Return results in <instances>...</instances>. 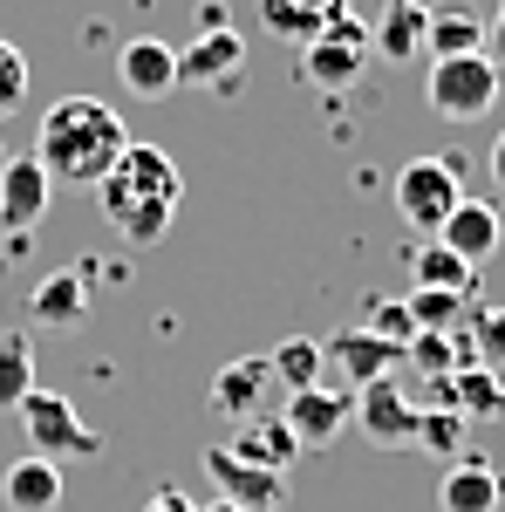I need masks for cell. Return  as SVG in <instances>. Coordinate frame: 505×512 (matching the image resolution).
<instances>
[{
    "label": "cell",
    "mask_w": 505,
    "mask_h": 512,
    "mask_svg": "<svg viewBox=\"0 0 505 512\" xmlns=\"http://www.w3.org/2000/svg\"><path fill=\"white\" fill-rule=\"evenodd\" d=\"M362 308H369V315H362V328H369V335H383V342H410V335H417L403 301H362Z\"/></svg>",
    "instance_id": "30"
},
{
    "label": "cell",
    "mask_w": 505,
    "mask_h": 512,
    "mask_svg": "<svg viewBox=\"0 0 505 512\" xmlns=\"http://www.w3.org/2000/svg\"><path fill=\"white\" fill-rule=\"evenodd\" d=\"M233 458H246V465H267V472H287L294 458H301V444H294V431L280 424V410H260V417H246L239 424V437L226 444Z\"/></svg>",
    "instance_id": "20"
},
{
    "label": "cell",
    "mask_w": 505,
    "mask_h": 512,
    "mask_svg": "<svg viewBox=\"0 0 505 512\" xmlns=\"http://www.w3.org/2000/svg\"><path fill=\"white\" fill-rule=\"evenodd\" d=\"M48 205H55V178L35 164V151L0 164V233H14V239L35 233L48 219Z\"/></svg>",
    "instance_id": "10"
},
{
    "label": "cell",
    "mask_w": 505,
    "mask_h": 512,
    "mask_svg": "<svg viewBox=\"0 0 505 512\" xmlns=\"http://www.w3.org/2000/svg\"><path fill=\"white\" fill-rule=\"evenodd\" d=\"M123 144H130V130H123V117L103 96H62V103L41 110L35 164L55 185H96L123 158Z\"/></svg>",
    "instance_id": "2"
},
{
    "label": "cell",
    "mask_w": 505,
    "mask_h": 512,
    "mask_svg": "<svg viewBox=\"0 0 505 512\" xmlns=\"http://www.w3.org/2000/svg\"><path fill=\"white\" fill-rule=\"evenodd\" d=\"M198 465L212 472V485H219V499H226V506H239V512H287V472L246 465V458L226 451V444H212Z\"/></svg>",
    "instance_id": "7"
},
{
    "label": "cell",
    "mask_w": 505,
    "mask_h": 512,
    "mask_svg": "<svg viewBox=\"0 0 505 512\" xmlns=\"http://www.w3.org/2000/svg\"><path fill=\"white\" fill-rule=\"evenodd\" d=\"M321 362L342 369L349 390H369V383H389V376L403 369V342H383V335H369V328H342V335L321 342Z\"/></svg>",
    "instance_id": "11"
},
{
    "label": "cell",
    "mask_w": 505,
    "mask_h": 512,
    "mask_svg": "<svg viewBox=\"0 0 505 512\" xmlns=\"http://www.w3.org/2000/svg\"><path fill=\"white\" fill-rule=\"evenodd\" d=\"M0 164H7V158H0Z\"/></svg>",
    "instance_id": "36"
},
{
    "label": "cell",
    "mask_w": 505,
    "mask_h": 512,
    "mask_svg": "<svg viewBox=\"0 0 505 512\" xmlns=\"http://www.w3.org/2000/svg\"><path fill=\"white\" fill-rule=\"evenodd\" d=\"M410 280H417V287H437V294H465V301H471L478 267H465L458 253H444V246L430 239V246H417V253H410Z\"/></svg>",
    "instance_id": "23"
},
{
    "label": "cell",
    "mask_w": 505,
    "mask_h": 512,
    "mask_svg": "<svg viewBox=\"0 0 505 512\" xmlns=\"http://www.w3.org/2000/svg\"><path fill=\"white\" fill-rule=\"evenodd\" d=\"M492 185L505 192V130H499V144H492Z\"/></svg>",
    "instance_id": "34"
},
{
    "label": "cell",
    "mask_w": 505,
    "mask_h": 512,
    "mask_svg": "<svg viewBox=\"0 0 505 512\" xmlns=\"http://www.w3.org/2000/svg\"><path fill=\"white\" fill-rule=\"evenodd\" d=\"M349 424L369 437L376 451H410V444H417V403L396 390V376H389V383L355 390V417Z\"/></svg>",
    "instance_id": "9"
},
{
    "label": "cell",
    "mask_w": 505,
    "mask_h": 512,
    "mask_svg": "<svg viewBox=\"0 0 505 512\" xmlns=\"http://www.w3.org/2000/svg\"><path fill=\"white\" fill-rule=\"evenodd\" d=\"M198 35H219V28H233V7H226V0H198Z\"/></svg>",
    "instance_id": "31"
},
{
    "label": "cell",
    "mask_w": 505,
    "mask_h": 512,
    "mask_svg": "<svg viewBox=\"0 0 505 512\" xmlns=\"http://www.w3.org/2000/svg\"><path fill=\"white\" fill-rule=\"evenodd\" d=\"M458 198H465L458 158H410L396 171V212H403V226H417V233H437Z\"/></svg>",
    "instance_id": "5"
},
{
    "label": "cell",
    "mask_w": 505,
    "mask_h": 512,
    "mask_svg": "<svg viewBox=\"0 0 505 512\" xmlns=\"http://www.w3.org/2000/svg\"><path fill=\"white\" fill-rule=\"evenodd\" d=\"M144 512H198V499H192V492H178V485H164V492L144 499Z\"/></svg>",
    "instance_id": "32"
},
{
    "label": "cell",
    "mask_w": 505,
    "mask_h": 512,
    "mask_svg": "<svg viewBox=\"0 0 505 512\" xmlns=\"http://www.w3.org/2000/svg\"><path fill=\"white\" fill-rule=\"evenodd\" d=\"M410 328H430V335H451L458 321H465V294H437V287H417L410 301Z\"/></svg>",
    "instance_id": "26"
},
{
    "label": "cell",
    "mask_w": 505,
    "mask_h": 512,
    "mask_svg": "<svg viewBox=\"0 0 505 512\" xmlns=\"http://www.w3.org/2000/svg\"><path fill=\"white\" fill-rule=\"evenodd\" d=\"M424 55H430V62H451V55H485V21H478V14H465V7L430 14Z\"/></svg>",
    "instance_id": "22"
},
{
    "label": "cell",
    "mask_w": 505,
    "mask_h": 512,
    "mask_svg": "<svg viewBox=\"0 0 505 512\" xmlns=\"http://www.w3.org/2000/svg\"><path fill=\"white\" fill-rule=\"evenodd\" d=\"M471 355L492 376H505V308H478V321H471Z\"/></svg>",
    "instance_id": "29"
},
{
    "label": "cell",
    "mask_w": 505,
    "mask_h": 512,
    "mask_svg": "<svg viewBox=\"0 0 505 512\" xmlns=\"http://www.w3.org/2000/svg\"><path fill=\"white\" fill-rule=\"evenodd\" d=\"M198 512H239V506H226V499H212V506H198Z\"/></svg>",
    "instance_id": "35"
},
{
    "label": "cell",
    "mask_w": 505,
    "mask_h": 512,
    "mask_svg": "<svg viewBox=\"0 0 505 512\" xmlns=\"http://www.w3.org/2000/svg\"><path fill=\"white\" fill-rule=\"evenodd\" d=\"M505 506V478L492 472V458H451L437 478V512H499Z\"/></svg>",
    "instance_id": "15"
},
{
    "label": "cell",
    "mask_w": 505,
    "mask_h": 512,
    "mask_svg": "<svg viewBox=\"0 0 505 512\" xmlns=\"http://www.w3.org/2000/svg\"><path fill=\"white\" fill-rule=\"evenodd\" d=\"M424 28H430L424 0H389L383 21L369 28V55H383V62H417V55H424Z\"/></svg>",
    "instance_id": "19"
},
{
    "label": "cell",
    "mask_w": 505,
    "mask_h": 512,
    "mask_svg": "<svg viewBox=\"0 0 505 512\" xmlns=\"http://www.w3.org/2000/svg\"><path fill=\"white\" fill-rule=\"evenodd\" d=\"M349 14V0H260V28L294 48H308L314 35H328L335 21Z\"/></svg>",
    "instance_id": "17"
},
{
    "label": "cell",
    "mask_w": 505,
    "mask_h": 512,
    "mask_svg": "<svg viewBox=\"0 0 505 512\" xmlns=\"http://www.w3.org/2000/svg\"><path fill=\"white\" fill-rule=\"evenodd\" d=\"M499 62L492 55H451V62H430V110L444 123H478L492 117V103H499Z\"/></svg>",
    "instance_id": "3"
},
{
    "label": "cell",
    "mask_w": 505,
    "mask_h": 512,
    "mask_svg": "<svg viewBox=\"0 0 505 512\" xmlns=\"http://www.w3.org/2000/svg\"><path fill=\"white\" fill-rule=\"evenodd\" d=\"M465 417H458V410H417V444H424V451H437V458H444V465H451V458H465Z\"/></svg>",
    "instance_id": "27"
},
{
    "label": "cell",
    "mask_w": 505,
    "mask_h": 512,
    "mask_svg": "<svg viewBox=\"0 0 505 512\" xmlns=\"http://www.w3.org/2000/svg\"><path fill=\"white\" fill-rule=\"evenodd\" d=\"M14 424L28 431V451H35V458H55V465H62V458H96V444H103V437L76 417V403L55 396V390H28L21 410H14Z\"/></svg>",
    "instance_id": "4"
},
{
    "label": "cell",
    "mask_w": 505,
    "mask_h": 512,
    "mask_svg": "<svg viewBox=\"0 0 505 512\" xmlns=\"http://www.w3.org/2000/svg\"><path fill=\"white\" fill-rule=\"evenodd\" d=\"M362 62H369V21H355V7L301 48V76L314 89H355L362 82Z\"/></svg>",
    "instance_id": "6"
},
{
    "label": "cell",
    "mask_w": 505,
    "mask_h": 512,
    "mask_svg": "<svg viewBox=\"0 0 505 512\" xmlns=\"http://www.w3.org/2000/svg\"><path fill=\"white\" fill-rule=\"evenodd\" d=\"M485 55L505 62V0H499V14H492V28H485Z\"/></svg>",
    "instance_id": "33"
},
{
    "label": "cell",
    "mask_w": 505,
    "mask_h": 512,
    "mask_svg": "<svg viewBox=\"0 0 505 512\" xmlns=\"http://www.w3.org/2000/svg\"><path fill=\"white\" fill-rule=\"evenodd\" d=\"M28 390H35V342L28 328H0V410H21Z\"/></svg>",
    "instance_id": "24"
},
{
    "label": "cell",
    "mask_w": 505,
    "mask_h": 512,
    "mask_svg": "<svg viewBox=\"0 0 505 512\" xmlns=\"http://www.w3.org/2000/svg\"><path fill=\"white\" fill-rule=\"evenodd\" d=\"M178 198H185V178H178V164L164 158L157 144H123V158L96 178V205H103V219L123 233V246H157V239L171 233V219H178Z\"/></svg>",
    "instance_id": "1"
},
{
    "label": "cell",
    "mask_w": 505,
    "mask_h": 512,
    "mask_svg": "<svg viewBox=\"0 0 505 512\" xmlns=\"http://www.w3.org/2000/svg\"><path fill=\"white\" fill-rule=\"evenodd\" d=\"M273 390V369L267 355H239V362H226L219 376H212V417H226V424H246V417H260V396Z\"/></svg>",
    "instance_id": "16"
},
{
    "label": "cell",
    "mask_w": 505,
    "mask_h": 512,
    "mask_svg": "<svg viewBox=\"0 0 505 512\" xmlns=\"http://www.w3.org/2000/svg\"><path fill=\"white\" fill-rule=\"evenodd\" d=\"M267 369H273V383H280V390H314V383L328 376L321 342H308V335H287V342L267 355Z\"/></svg>",
    "instance_id": "25"
},
{
    "label": "cell",
    "mask_w": 505,
    "mask_h": 512,
    "mask_svg": "<svg viewBox=\"0 0 505 512\" xmlns=\"http://www.w3.org/2000/svg\"><path fill=\"white\" fill-rule=\"evenodd\" d=\"M28 89H35V69H28V55H21L14 41L0 35V123L14 117V110H28Z\"/></svg>",
    "instance_id": "28"
},
{
    "label": "cell",
    "mask_w": 505,
    "mask_h": 512,
    "mask_svg": "<svg viewBox=\"0 0 505 512\" xmlns=\"http://www.w3.org/2000/svg\"><path fill=\"white\" fill-rule=\"evenodd\" d=\"M239 69H246V35L219 28V35H198L178 55V89H233Z\"/></svg>",
    "instance_id": "14"
},
{
    "label": "cell",
    "mask_w": 505,
    "mask_h": 512,
    "mask_svg": "<svg viewBox=\"0 0 505 512\" xmlns=\"http://www.w3.org/2000/svg\"><path fill=\"white\" fill-rule=\"evenodd\" d=\"M349 417H355V390H328V383L287 390V410H280V424L294 431L301 451H328L335 437L349 431Z\"/></svg>",
    "instance_id": "8"
},
{
    "label": "cell",
    "mask_w": 505,
    "mask_h": 512,
    "mask_svg": "<svg viewBox=\"0 0 505 512\" xmlns=\"http://www.w3.org/2000/svg\"><path fill=\"white\" fill-rule=\"evenodd\" d=\"M117 82L137 96V103H164L178 96V48H164L157 35H137L117 48Z\"/></svg>",
    "instance_id": "12"
},
{
    "label": "cell",
    "mask_w": 505,
    "mask_h": 512,
    "mask_svg": "<svg viewBox=\"0 0 505 512\" xmlns=\"http://www.w3.org/2000/svg\"><path fill=\"white\" fill-rule=\"evenodd\" d=\"M28 315H35V328H82L89 321V280H82V267H62V274L41 280Z\"/></svg>",
    "instance_id": "21"
},
{
    "label": "cell",
    "mask_w": 505,
    "mask_h": 512,
    "mask_svg": "<svg viewBox=\"0 0 505 512\" xmlns=\"http://www.w3.org/2000/svg\"><path fill=\"white\" fill-rule=\"evenodd\" d=\"M499 239H505V226H499V205H492V198H458L451 219L437 226V246L458 253L465 267H485V260L499 253Z\"/></svg>",
    "instance_id": "13"
},
{
    "label": "cell",
    "mask_w": 505,
    "mask_h": 512,
    "mask_svg": "<svg viewBox=\"0 0 505 512\" xmlns=\"http://www.w3.org/2000/svg\"><path fill=\"white\" fill-rule=\"evenodd\" d=\"M0 499H7V512H55L62 506V465L55 458H14L7 465V478H0Z\"/></svg>",
    "instance_id": "18"
}]
</instances>
